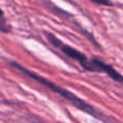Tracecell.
Here are the masks:
<instances>
[{"label": "cell", "mask_w": 123, "mask_h": 123, "mask_svg": "<svg viewBox=\"0 0 123 123\" xmlns=\"http://www.w3.org/2000/svg\"><path fill=\"white\" fill-rule=\"evenodd\" d=\"M90 1L95 3V4H99V6H115V3H113L111 0H90Z\"/></svg>", "instance_id": "obj_5"}, {"label": "cell", "mask_w": 123, "mask_h": 123, "mask_svg": "<svg viewBox=\"0 0 123 123\" xmlns=\"http://www.w3.org/2000/svg\"><path fill=\"white\" fill-rule=\"evenodd\" d=\"M9 63H10V65L12 66V67H14L15 69H17L18 71H21L23 74L27 76L28 78L37 81L38 83H40L41 85L45 86L48 90L52 91L53 93L58 94L62 98H64L66 102L69 103V104L71 105V106H74V108L83 111V112H85L86 115L91 116L92 118H94V119H96V120H99V121H103V122H109L110 121V118L107 117L104 112H102V111L98 110L97 108H95L93 105L89 104V103L85 102L84 99H82V98H80L79 96H77L76 94L72 93V92H70L69 90H67V89H65V87L61 86V85L56 84V83L52 82L51 80H49V79L40 76V74H37L36 72L27 69V68H25L24 66H22L21 64L16 63V62L10 61Z\"/></svg>", "instance_id": "obj_1"}, {"label": "cell", "mask_w": 123, "mask_h": 123, "mask_svg": "<svg viewBox=\"0 0 123 123\" xmlns=\"http://www.w3.org/2000/svg\"><path fill=\"white\" fill-rule=\"evenodd\" d=\"M92 66H93V72H98V74H105L111 79V80L116 81V82L123 84V74H121L117 69L112 67L111 65L105 63L100 58L97 57H92Z\"/></svg>", "instance_id": "obj_3"}, {"label": "cell", "mask_w": 123, "mask_h": 123, "mask_svg": "<svg viewBox=\"0 0 123 123\" xmlns=\"http://www.w3.org/2000/svg\"><path fill=\"white\" fill-rule=\"evenodd\" d=\"M47 39L53 47L60 49L63 54H65V56L69 57L70 60L77 62L79 65L82 67V69L84 71H89V72H93V66H92V61L91 58H87L86 55L82 52H80L79 50L74 49V48L70 47V45L64 43L61 39H58L57 37L54 34L50 31H44Z\"/></svg>", "instance_id": "obj_2"}, {"label": "cell", "mask_w": 123, "mask_h": 123, "mask_svg": "<svg viewBox=\"0 0 123 123\" xmlns=\"http://www.w3.org/2000/svg\"><path fill=\"white\" fill-rule=\"evenodd\" d=\"M0 32H2V34L11 32V26L6 21V17L4 15L2 9H0Z\"/></svg>", "instance_id": "obj_4"}]
</instances>
